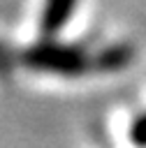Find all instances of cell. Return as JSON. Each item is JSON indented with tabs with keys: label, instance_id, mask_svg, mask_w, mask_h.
Here are the masks:
<instances>
[{
	"label": "cell",
	"instance_id": "4",
	"mask_svg": "<svg viewBox=\"0 0 146 148\" xmlns=\"http://www.w3.org/2000/svg\"><path fill=\"white\" fill-rule=\"evenodd\" d=\"M130 139H132L134 146L146 148V113H141V116L132 123V127H130Z\"/></svg>",
	"mask_w": 146,
	"mask_h": 148
},
{
	"label": "cell",
	"instance_id": "5",
	"mask_svg": "<svg viewBox=\"0 0 146 148\" xmlns=\"http://www.w3.org/2000/svg\"><path fill=\"white\" fill-rule=\"evenodd\" d=\"M19 60H21V58H16V56H14V51H12L7 44H2V42H0V74H2V76H7V74L14 69V65H16Z\"/></svg>",
	"mask_w": 146,
	"mask_h": 148
},
{
	"label": "cell",
	"instance_id": "3",
	"mask_svg": "<svg viewBox=\"0 0 146 148\" xmlns=\"http://www.w3.org/2000/svg\"><path fill=\"white\" fill-rule=\"evenodd\" d=\"M134 58V49L130 44H114L102 49L97 56H93V69L97 72H118L127 67Z\"/></svg>",
	"mask_w": 146,
	"mask_h": 148
},
{
	"label": "cell",
	"instance_id": "1",
	"mask_svg": "<svg viewBox=\"0 0 146 148\" xmlns=\"http://www.w3.org/2000/svg\"><path fill=\"white\" fill-rule=\"evenodd\" d=\"M21 62L35 72H49L60 76H79L88 67H93V58L74 44H60L51 37L28 46L21 53Z\"/></svg>",
	"mask_w": 146,
	"mask_h": 148
},
{
	"label": "cell",
	"instance_id": "2",
	"mask_svg": "<svg viewBox=\"0 0 146 148\" xmlns=\"http://www.w3.org/2000/svg\"><path fill=\"white\" fill-rule=\"evenodd\" d=\"M79 0H44L42 16H39V30L44 37H56L65 23L70 21L74 7Z\"/></svg>",
	"mask_w": 146,
	"mask_h": 148
}]
</instances>
